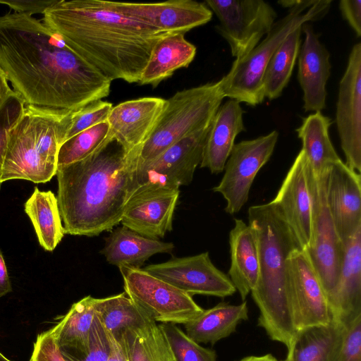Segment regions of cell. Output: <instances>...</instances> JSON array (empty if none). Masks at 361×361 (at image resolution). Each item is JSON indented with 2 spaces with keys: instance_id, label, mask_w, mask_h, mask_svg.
I'll return each instance as SVG.
<instances>
[{
  "instance_id": "obj_2",
  "label": "cell",
  "mask_w": 361,
  "mask_h": 361,
  "mask_svg": "<svg viewBox=\"0 0 361 361\" xmlns=\"http://www.w3.org/2000/svg\"><path fill=\"white\" fill-rule=\"evenodd\" d=\"M43 23L111 81L139 83L154 45L171 34L111 9L102 0H57Z\"/></svg>"
},
{
  "instance_id": "obj_12",
  "label": "cell",
  "mask_w": 361,
  "mask_h": 361,
  "mask_svg": "<svg viewBox=\"0 0 361 361\" xmlns=\"http://www.w3.org/2000/svg\"><path fill=\"white\" fill-rule=\"evenodd\" d=\"M278 138V131L273 130L267 135L234 145L225 164L224 174L213 188L225 199L226 212L238 213L247 202L256 175L271 157Z\"/></svg>"
},
{
  "instance_id": "obj_29",
  "label": "cell",
  "mask_w": 361,
  "mask_h": 361,
  "mask_svg": "<svg viewBox=\"0 0 361 361\" xmlns=\"http://www.w3.org/2000/svg\"><path fill=\"white\" fill-rule=\"evenodd\" d=\"M332 121L321 111L303 118L296 129L302 142V150L315 175L324 173L333 164L341 160L329 137Z\"/></svg>"
},
{
  "instance_id": "obj_8",
  "label": "cell",
  "mask_w": 361,
  "mask_h": 361,
  "mask_svg": "<svg viewBox=\"0 0 361 361\" xmlns=\"http://www.w3.org/2000/svg\"><path fill=\"white\" fill-rule=\"evenodd\" d=\"M124 293L156 322L185 324L204 310L192 297L143 269L121 266Z\"/></svg>"
},
{
  "instance_id": "obj_7",
  "label": "cell",
  "mask_w": 361,
  "mask_h": 361,
  "mask_svg": "<svg viewBox=\"0 0 361 361\" xmlns=\"http://www.w3.org/2000/svg\"><path fill=\"white\" fill-rule=\"evenodd\" d=\"M220 81L178 91L166 99L153 132L140 149L136 166L185 137L208 127L224 98Z\"/></svg>"
},
{
  "instance_id": "obj_6",
  "label": "cell",
  "mask_w": 361,
  "mask_h": 361,
  "mask_svg": "<svg viewBox=\"0 0 361 361\" xmlns=\"http://www.w3.org/2000/svg\"><path fill=\"white\" fill-rule=\"evenodd\" d=\"M331 0H296L288 13L276 21L265 38L247 55L235 59L220 81L225 97L255 106L264 99L262 77L273 54L285 38L306 23L329 11Z\"/></svg>"
},
{
  "instance_id": "obj_16",
  "label": "cell",
  "mask_w": 361,
  "mask_h": 361,
  "mask_svg": "<svg viewBox=\"0 0 361 361\" xmlns=\"http://www.w3.org/2000/svg\"><path fill=\"white\" fill-rule=\"evenodd\" d=\"M121 14L167 33H183L209 22L213 13L204 3L171 0L161 3H126L105 1Z\"/></svg>"
},
{
  "instance_id": "obj_32",
  "label": "cell",
  "mask_w": 361,
  "mask_h": 361,
  "mask_svg": "<svg viewBox=\"0 0 361 361\" xmlns=\"http://www.w3.org/2000/svg\"><path fill=\"white\" fill-rule=\"evenodd\" d=\"M95 314L105 331L116 338L128 329L140 328L154 321L125 293L96 298Z\"/></svg>"
},
{
  "instance_id": "obj_38",
  "label": "cell",
  "mask_w": 361,
  "mask_h": 361,
  "mask_svg": "<svg viewBox=\"0 0 361 361\" xmlns=\"http://www.w3.org/2000/svg\"><path fill=\"white\" fill-rule=\"evenodd\" d=\"M25 106L21 96L13 91L0 107V190L8 133L20 119Z\"/></svg>"
},
{
  "instance_id": "obj_31",
  "label": "cell",
  "mask_w": 361,
  "mask_h": 361,
  "mask_svg": "<svg viewBox=\"0 0 361 361\" xmlns=\"http://www.w3.org/2000/svg\"><path fill=\"white\" fill-rule=\"evenodd\" d=\"M96 298L87 295L73 303L53 328L60 350L83 352L95 317Z\"/></svg>"
},
{
  "instance_id": "obj_30",
  "label": "cell",
  "mask_w": 361,
  "mask_h": 361,
  "mask_svg": "<svg viewBox=\"0 0 361 361\" xmlns=\"http://www.w3.org/2000/svg\"><path fill=\"white\" fill-rule=\"evenodd\" d=\"M40 245L47 251H53L64 235L58 202L51 191L35 188L24 204Z\"/></svg>"
},
{
  "instance_id": "obj_35",
  "label": "cell",
  "mask_w": 361,
  "mask_h": 361,
  "mask_svg": "<svg viewBox=\"0 0 361 361\" xmlns=\"http://www.w3.org/2000/svg\"><path fill=\"white\" fill-rule=\"evenodd\" d=\"M109 130L106 121L65 140L59 149L57 166L70 164L87 157L106 139Z\"/></svg>"
},
{
  "instance_id": "obj_5",
  "label": "cell",
  "mask_w": 361,
  "mask_h": 361,
  "mask_svg": "<svg viewBox=\"0 0 361 361\" xmlns=\"http://www.w3.org/2000/svg\"><path fill=\"white\" fill-rule=\"evenodd\" d=\"M73 112L25 105L8 133L2 183L13 179L49 181L56 175L59 149L71 126Z\"/></svg>"
},
{
  "instance_id": "obj_13",
  "label": "cell",
  "mask_w": 361,
  "mask_h": 361,
  "mask_svg": "<svg viewBox=\"0 0 361 361\" xmlns=\"http://www.w3.org/2000/svg\"><path fill=\"white\" fill-rule=\"evenodd\" d=\"M286 274L297 331L328 324L332 317L327 295L305 250L290 253Z\"/></svg>"
},
{
  "instance_id": "obj_46",
  "label": "cell",
  "mask_w": 361,
  "mask_h": 361,
  "mask_svg": "<svg viewBox=\"0 0 361 361\" xmlns=\"http://www.w3.org/2000/svg\"><path fill=\"white\" fill-rule=\"evenodd\" d=\"M13 92L8 85L6 74L0 68V107Z\"/></svg>"
},
{
  "instance_id": "obj_22",
  "label": "cell",
  "mask_w": 361,
  "mask_h": 361,
  "mask_svg": "<svg viewBox=\"0 0 361 361\" xmlns=\"http://www.w3.org/2000/svg\"><path fill=\"white\" fill-rule=\"evenodd\" d=\"M343 243L341 271L328 300L332 318L347 327L361 316V227Z\"/></svg>"
},
{
  "instance_id": "obj_1",
  "label": "cell",
  "mask_w": 361,
  "mask_h": 361,
  "mask_svg": "<svg viewBox=\"0 0 361 361\" xmlns=\"http://www.w3.org/2000/svg\"><path fill=\"white\" fill-rule=\"evenodd\" d=\"M0 68L25 105L74 111L110 93V80L27 13L0 16Z\"/></svg>"
},
{
  "instance_id": "obj_23",
  "label": "cell",
  "mask_w": 361,
  "mask_h": 361,
  "mask_svg": "<svg viewBox=\"0 0 361 361\" xmlns=\"http://www.w3.org/2000/svg\"><path fill=\"white\" fill-rule=\"evenodd\" d=\"M243 113L240 102L234 99L220 106L210 125L201 168H207L212 173L224 171L235 137L245 130Z\"/></svg>"
},
{
  "instance_id": "obj_41",
  "label": "cell",
  "mask_w": 361,
  "mask_h": 361,
  "mask_svg": "<svg viewBox=\"0 0 361 361\" xmlns=\"http://www.w3.org/2000/svg\"><path fill=\"white\" fill-rule=\"evenodd\" d=\"M336 361H361V316L347 326L343 345Z\"/></svg>"
},
{
  "instance_id": "obj_36",
  "label": "cell",
  "mask_w": 361,
  "mask_h": 361,
  "mask_svg": "<svg viewBox=\"0 0 361 361\" xmlns=\"http://www.w3.org/2000/svg\"><path fill=\"white\" fill-rule=\"evenodd\" d=\"M173 355L174 361H217L214 350L206 348L190 338L176 324H159Z\"/></svg>"
},
{
  "instance_id": "obj_47",
  "label": "cell",
  "mask_w": 361,
  "mask_h": 361,
  "mask_svg": "<svg viewBox=\"0 0 361 361\" xmlns=\"http://www.w3.org/2000/svg\"><path fill=\"white\" fill-rule=\"evenodd\" d=\"M238 361H280L274 357L271 354L263 355H250L245 357Z\"/></svg>"
},
{
  "instance_id": "obj_18",
  "label": "cell",
  "mask_w": 361,
  "mask_h": 361,
  "mask_svg": "<svg viewBox=\"0 0 361 361\" xmlns=\"http://www.w3.org/2000/svg\"><path fill=\"white\" fill-rule=\"evenodd\" d=\"M179 189L157 188L133 194L128 200L120 223L146 238L159 240L172 230Z\"/></svg>"
},
{
  "instance_id": "obj_26",
  "label": "cell",
  "mask_w": 361,
  "mask_h": 361,
  "mask_svg": "<svg viewBox=\"0 0 361 361\" xmlns=\"http://www.w3.org/2000/svg\"><path fill=\"white\" fill-rule=\"evenodd\" d=\"M196 47L183 33H171L154 45L143 70L140 85L157 87L181 68L188 67L195 59Z\"/></svg>"
},
{
  "instance_id": "obj_40",
  "label": "cell",
  "mask_w": 361,
  "mask_h": 361,
  "mask_svg": "<svg viewBox=\"0 0 361 361\" xmlns=\"http://www.w3.org/2000/svg\"><path fill=\"white\" fill-rule=\"evenodd\" d=\"M30 361H66L58 345L54 328L37 336Z\"/></svg>"
},
{
  "instance_id": "obj_4",
  "label": "cell",
  "mask_w": 361,
  "mask_h": 361,
  "mask_svg": "<svg viewBox=\"0 0 361 361\" xmlns=\"http://www.w3.org/2000/svg\"><path fill=\"white\" fill-rule=\"evenodd\" d=\"M248 224L256 237L259 276L251 291L259 310L258 326L287 348L297 332L287 281V259L301 248L279 208L271 201L248 209Z\"/></svg>"
},
{
  "instance_id": "obj_20",
  "label": "cell",
  "mask_w": 361,
  "mask_h": 361,
  "mask_svg": "<svg viewBox=\"0 0 361 361\" xmlns=\"http://www.w3.org/2000/svg\"><path fill=\"white\" fill-rule=\"evenodd\" d=\"M166 104V99L147 97L113 106L107 118L109 133L129 152L140 148L153 132Z\"/></svg>"
},
{
  "instance_id": "obj_34",
  "label": "cell",
  "mask_w": 361,
  "mask_h": 361,
  "mask_svg": "<svg viewBox=\"0 0 361 361\" xmlns=\"http://www.w3.org/2000/svg\"><path fill=\"white\" fill-rule=\"evenodd\" d=\"M128 361H174L168 342L155 321L121 334Z\"/></svg>"
},
{
  "instance_id": "obj_14",
  "label": "cell",
  "mask_w": 361,
  "mask_h": 361,
  "mask_svg": "<svg viewBox=\"0 0 361 361\" xmlns=\"http://www.w3.org/2000/svg\"><path fill=\"white\" fill-rule=\"evenodd\" d=\"M183 292L226 298L236 290L230 278L212 262L208 252L149 264L143 269Z\"/></svg>"
},
{
  "instance_id": "obj_11",
  "label": "cell",
  "mask_w": 361,
  "mask_h": 361,
  "mask_svg": "<svg viewBox=\"0 0 361 361\" xmlns=\"http://www.w3.org/2000/svg\"><path fill=\"white\" fill-rule=\"evenodd\" d=\"M216 16V31L228 43L235 59L247 55L270 31L277 17L274 8L263 0H207Z\"/></svg>"
},
{
  "instance_id": "obj_25",
  "label": "cell",
  "mask_w": 361,
  "mask_h": 361,
  "mask_svg": "<svg viewBox=\"0 0 361 361\" xmlns=\"http://www.w3.org/2000/svg\"><path fill=\"white\" fill-rule=\"evenodd\" d=\"M346 330V326L333 318L328 324L299 329L283 361H336Z\"/></svg>"
},
{
  "instance_id": "obj_39",
  "label": "cell",
  "mask_w": 361,
  "mask_h": 361,
  "mask_svg": "<svg viewBox=\"0 0 361 361\" xmlns=\"http://www.w3.org/2000/svg\"><path fill=\"white\" fill-rule=\"evenodd\" d=\"M112 107L111 103L100 99L74 111L66 140L86 129L106 121Z\"/></svg>"
},
{
  "instance_id": "obj_45",
  "label": "cell",
  "mask_w": 361,
  "mask_h": 361,
  "mask_svg": "<svg viewBox=\"0 0 361 361\" xmlns=\"http://www.w3.org/2000/svg\"><path fill=\"white\" fill-rule=\"evenodd\" d=\"M11 291V282L2 252L0 250V298L6 295Z\"/></svg>"
},
{
  "instance_id": "obj_17",
  "label": "cell",
  "mask_w": 361,
  "mask_h": 361,
  "mask_svg": "<svg viewBox=\"0 0 361 361\" xmlns=\"http://www.w3.org/2000/svg\"><path fill=\"white\" fill-rule=\"evenodd\" d=\"M271 202L279 208L301 248H308L312 241V204L307 161L302 149Z\"/></svg>"
},
{
  "instance_id": "obj_27",
  "label": "cell",
  "mask_w": 361,
  "mask_h": 361,
  "mask_svg": "<svg viewBox=\"0 0 361 361\" xmlns=\"http://www.w3.org/2000/svg\"><path fill=\"white\" fill-rule=\"evenodd\" d=\"M174 245L142 236L125 226L116 228L106 238L101 253L113 265L140 268L157 253H170Z\"/></svg>"
},
{
  "instance_id": "obj_19",
  "label": "cell",
  "mask_w": 361,
  "mask_h": 361,
  "mask_svg": "<svg viewBox=\"0 0 361 361\" xmlns=\"http://www.w3.org/2000/svg\"><path fill=\"white\" fill-rule=\"evenodd\" d=\"M327 205L344 243L361 227V176L340 160L324 173Z\"/></svg>"
},
{
  "instance_id": "obj_3",
  "label": "cell",
  "mask_w": 361,
  "mask_h": 361,
  "mask_svg": "<svg viewBox=\"0 0 361 361\" xmlns=\"http://www.w3.org/2000/svg\"><path fill=\"white\" fill-rule=\"evenodd\" d=\"M139 151L129 152L109 133L85 158L57 166L56 199L64 233L94 236L120 223Z\"/></svg>"
},
{
  "instance_id": "obj_48",
  "label": "cell",
  "mask_w": 361,
  "mask_h": 361,
  "mask_svg": "<svg viewBox=\"0 0 361 361\" xmlns=\"http://www.w3.org/2000/svg\"><path fill=\"white\" fill-rule=\"evenodd\" d=\"M0 361H12L9 359H8L6 356H4L1 352H0Z\"/></svg>"
},
{
  "instance_id": "obj_21",
  "label": "cell",
  "mask_w": 361,
  "mask_h": 361,
  "mask_svg": "<svg viewBox=\"0 0 361 361\" xmlns=\"http://www.w3.org/2000/svg\"><path fill=\"white\" fill-rule=\"evenodd\" d=\"M305 40L299 51L298 80L303 92L305 111H321L326 108V85L331 75L330 54L320 42L312 26H302Z\"/></svg>"
},
{
  "instance_id": "obj_37",
  "label": "cell",
  "mask_w": 361,
  "mask_h": 361,
  "mask_svg": "<svg viewBox=\"0 0 361 361\" xmlns=\"http://www.w3.org/2000/svg\"><path fill=\"white\" fill-rule=\"evenodd\" d=\"M66 361H107L110 352L109 336L95 314L89 342L83 352L60 350Z\"/></svg>"
},
{
  "instance_id": "obj_42",
  "label": "cell",
  "mask_w": 361,
  "mask_h": 361,
  "mask_svg": "<svg viewBox=\"0 0 361 361\" xmlns=\"http://www.w3.org/2000/svg\"><path fill=\"white\" fill-rule=\"evenodd\" d=\"M57 0H8L1 1L0 4H5L19 13L32 15L42 13L46 9L52 6Z\"/></svg>"
},
{
  "instance_id": "obj_33",
  "label": "cell",
  "mask_w": 361,
  "mask_h": 361,
  "mask_svg": "<svg viewBox=\"0 0 361 361\" xmlns=\"http://www.w3.org/2000/svg\"><path fill=\"white\" fill-rule=\"evenodd\" d=\"M301 32L302 26L290 33L268 63L262 77L264 98L279 97L287 86L299 54Z\"/></svg>"
},
{
  "instance_id": "obj_44",
  "label": "cell",
  "mask_w": 361,
  "mask_h": 361,
  "mask_svg": "<svg viewBox=\"0 0 361 361\" xmlns=\"http://www.w3.org/2000/svg\"><path fill=\"white\" fill-rule=\"evenodd\" d=\"M107 334L110 343V352L107 361H128L121 335L116 338L111 334L108 333Z\"/></svg>"
},
{
  "instance_id": "obj_24",
  "label": "cell",
  "mask_w": 361,
  "mask_h": 361,
  "mask_svg": "<svg viewBox=\"0 0 361 361\" xmlns=\"http://www.w3.org/2000/svg\"><path fill=\"white\" fill-rule=\"evenodd\" d=\"M231 264L228 277L243 300L255 287L259 276V255L255 235L250 226L234 219L229 233Z\"/></svg>"
},
{
  "instance_id": "obj_43",
  "label": "cell",
  "mask_w": 361,
  "mask_h": 361,
  "mask_svg": "<svg viewBox=\"0 0 361 361\" xmlns=\"http://www.w3.org/2000/svg\"><path fill=\"white\" fill-rule=\"evenodd\" d=\"M339 9L343 18L360 37L361 36V1L341 0L339 2Z\"/></svg>"
},
{
  "instance_id": "obj_10",
  "label": "cell",
  "mask_w": 361,
  "mask_h": 361,
  "mask_svg": "<svg viewBox=\"0 0 361 361\" xmlns=\"http://www.w3.org/2000/svg\"><path fill=\"white\" fill-rule=\"evenodd\" d=\"M210 125L180 140L154 159L137 166L130 197L145 190L179 189L190 184L202 161Z\"/></svg>"
},
{
  "instance_id": "obj_9",
  "label": "cell",
  "mask_w": 361,
  "mask_h": 361,
  "mask_svg": "<svg viewBox=\"0 0 361 361\" xmlns=\"http://www.w3.org/2000/svg\"><path fill=\"white\" fill-rule=\"evenodd\" d=\"M324 173L315 175L307 162L312 221L311 244L305 250L328 298L338 281L343 259L344 243L338 235L327 205Z\"/></svg>"
},
{
  "instance_id": "obj_28",
  "label": "cell",
  "mask_w": 361,
  "mask_h": 361,
  "mask_svg": "<svg viewBox=\"0 0 361 361\" xmlns=\"http://www.w3.org/2000/svg\"><path fill=\"white\" fill-rule=\"evenodd\" d=\"M247 319L245 301L239 305L220 302L184 325L185 334L193 341L214 345L235 332L238 325Z\"/></svg>"
},
{
  "instance_id": "obj_15",
  "label": "cell",
  "mask_w": 361,
  "mask_h": 361,
  "mask_svg": "<svg viewBox=\"0 0 361 361\" xmlns=\"http://www.w3.org/2000/svg\"><path fill=\"white\" fill-rule=\"evenodd\" d=\"M336 122L345 164L361 171V43L353 45L338 87Z\"/></svg>"
}]
</instances>
